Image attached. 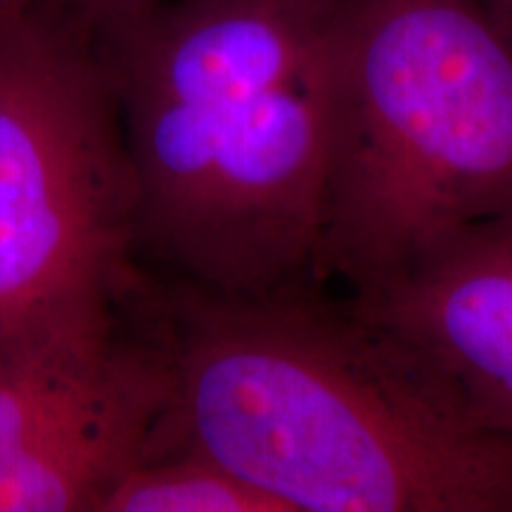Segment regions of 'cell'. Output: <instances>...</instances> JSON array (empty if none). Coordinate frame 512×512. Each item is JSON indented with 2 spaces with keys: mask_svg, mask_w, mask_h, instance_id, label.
Masks as SVG:
<instances>
[{
  "mask_svg": "<svg viewBox=\"0 0 512 512\" xmlns=\"http://www.w3.org/2000/svg\"><path fill=\"white\" fill-rule=\"evenodd\" d=\"M349 0H169L95 34L119 100L138 252L176 283L323 290Z\"/></svg>",
  "mask_w": 512,
  "mask_h": 512,
  "instance_id": "obj_1",
  "label": "cell"
},
{
  "mask_svg": "<svg viewBox=\"0 0 512 512\" xmlns=\"http://www.w3.org/2000/svg\"><path fill=\"white\" fill-rule=\"evenodd\" d=\"M512 216V41L482 0H349L320 283Z\"/></svg>",
  "mask_w": 512,
  "mask_h": 512,
  "instance_id": "obj_3",
  "label": "cell"
},
{
  "mask_svg": "<svg viewBox=\"0 0 512 512\" xmlns=\"http://www.w3.org/2000/svg\"><path fill=\"white\" fill-rule=\"evenodd\" d=\"M176 444L285 512H512V437L323 290L152 306Z\"/></svg>",
  "mask_w": 512,
  "mask_h": 512,
  "instance_id": "obj_2",
  "label": "cell"
},
{
  "mask_svg": "<svg viewBox=\"0 0 512 512\" xmlns=\"http://www.w3.org/2000/svg\"><path fill=\"white\" fill-rule=\"evenodd\" d=\"M342 302L470 418L512 437V216L467 230Z\"/></svg>",
  "mask_w": 512,
  "mask_h": 512,
  "instance_id": "obj_6",
  "label": "cell"
},
{
  "mask_svg": "<svg viewBox=\"0 0 512 512\" xmlns=\"http://www.w3.org/2000/svg\"><path fill=\"white\" fill-rule=\"evenodd\" d=\"M98 512H285L195 448L176 444L133 465Z\"/></svg>",
  "mask_w": 512,
  "mask_h": 512,
  "instance_id": "obj_7",
  "label": "cell"
},
{
  "mask_svg": "<svg viewBox=\"0 0 512 512\" xmlns=\"http://www.w3.org/2000/svg\"><path fill=\"white\" fill-rule=\"evenodd\" d=\"M176 446L155 328L0 347V512H98L133 465Z\"/></svg>",
  "mask_w": 512,
  "mask_h": 512,
  "instance_id": "obj_5",
  "label": "cell"
},
{
  "mask_svg": "<svg viewBox=\"0 0 512 512\" xmlns=\"http://www.w3.org/2000/svg\"><path fill=\"white\" fill-rule=\"evenodd\" d=\"M482 5L512 41V0H482Z\"/></svg>",
  "mask_w": 512,
  "mask_h": 512,
  "instance_id": "obj_9",
  "label": "cell"
},
{
  "mask_svg": "<svg viewBox=\"0 0 512 512\" xmlns=\"http://www.w3.org/2000/svg\"><path fill=\"white\" fill-rule=\"evenodd\" d=\"M136 183L98 36L55 0L0 15V347L119 325Z\"/></svg>",
  "mask_w": 512,
  "mask_h": 512,
  "instance_id": "obj_4",
  "label": "cell"
},
{
  "mask_svg": "<svg viewBox=\"0 0 512 512\" xmlns=\"http://www.w3.org/2000/svg\"><path fill=\"white\" fill-rule=\"evenodd\" d=\"M55 3L81 19L93 34H102L147 15L169 0H55Z\"/></svg>",
  "mask_w": 512,
  "mask_h": 512,
  "instance_id": "obj_8",
  "label": "cell"
},
{
  "mask_svg": "<svg viewBox=\"0 0 512 512\" xmlns=\"http://www.w3.org/2000/svg\"><path fill=\"white\" fill-rule=\"evenodd\" d=\"M31 3H34V0H0V15H10V12H19V10L29 8Z\"/></svg>",
  "mask_w": 512,
  "mask_h": 512,
  "instance_id": "obj_10",
  "label": "cell"
}]
</instances>
